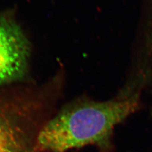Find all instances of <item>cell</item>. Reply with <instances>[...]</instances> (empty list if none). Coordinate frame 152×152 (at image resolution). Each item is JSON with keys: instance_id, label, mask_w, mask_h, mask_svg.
<instances>
[{"instance_id": "6da1fadb", "label": "cell", "mask_w": 152, "mask_h": 152, "mask_svg": "<svg viewBox=\"0 0 152 152\" xmlns=\"http://www.w3.org/2000/svg\"><path fill=\"white\" fill-rule=\"evenodd\" d=\"M141 96L116 95L103 102L82 96L66 103L41 127L34 152H65L88 145L108 151L114 128L139 110Z\"/></svg>"}, {"instance_id": "7a4b0ae2", "label": "cell", "mask_w": 152, "mask_h": 152, "mask_svg": "<svg viewBox=\"0 0 152 152\" xmlns=\"http://www.w3.org/2000/svg\"><path fill=\"white\" fill-rule=\"evenodd\" d=\"M65 79L60 67L42 83L0 87V152H34L42 122L62 94Z\"/></svg>"}, {"instance_id": "3957f363", "label": "cell", "mask_w": 152, "mask_h": 152, "mask_svg": "<svg viewBox=\"0 0 152 152\" xmlns=\"http://www.w3.org/2000/svg\"><path fill=\"white\" fill-rule=\"evenodd\" d=\"M31 56V41L15 11L0 10V87L32 80Z\"/></svg>"}, {"instance_id": "277c9868", "label": "cell", "mask_w": 152, "mask_h": 152, "mask_svg": "<svg viewBox=\"0 0 152 152\" xmlns=\"http://www.w3.org/2000/svg\"><path fill=\"white\" fill-rule=\"evenodd\" d=\"M138 41L145 50L152 51V0H146Z\"/></svg>"}, {"instance_id": "5b68a950", "label": "cell", "mask_w": 152, "mask_h": 152, "mask_svg": "<svg viewBox=\"0 0 152 152\" xmlns=\"http://www.w3.org/2000/svg\"><path fill=\"white\" fill-rule=\"evenodd\" d=\"M151 112H152V110H151Z\"/></svg>"}]
</instances>
